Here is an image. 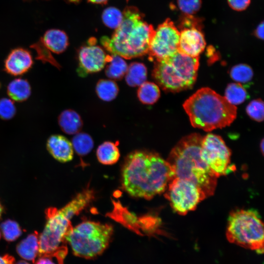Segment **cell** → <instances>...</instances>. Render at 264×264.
Segmentation results:
<instances>
[{
  "label": "cell",
  "mask_w": 264,
  "mask_h": 264,
  "mask_svg": "<svg viewBox=\"0 0 264 264\" xmlns=\"http://www.w3.org/2000/svg\"><path fill=\"white\" fill-rule=\"evenodd\" d=\"M264 139H262L260 143V149H261V152L263 154L264 153Z\"/></svg>",
  "instance_id": "obj_39"
},
{
  "label": "cell",
  "mask_w": 264,
  "mask_h": 264,
  "mask_svg": "<svg viewBox=\"0 0 264 264\" xmlns=\"http://www.w3.org/2000/svg\"><path fill=\"white\" fill-rule=\"evenodd\" d=\"M93 41H88V44L82 46L79 51L77 72L80 76L101 70L108 61L109 55Z\"/></svg>",
  "instance_id": "obj_12"
},
{
  "label": "cell",
  "mask_w": 264,
  "mask_h": 264,
  "mask_svg": "<svg viewBox=\"0 0 264 264\" xmlns=\"http://www.w3.org/2000/svg\"><path fill=\"white\" fill-rule=\"evenodd\" d=\"M15 258L9 254H5L0 256V264H14Z\"/></svg>",
  "instance_id": "obj_36"
},
{
  "label": "cell",
  "mask_w": 264,
  "mask_h": 264,
  "mask_svg": "<svg viewBox=\"0 0 264 264\" xmlns=\"http://www.w3.org/2000/svg\"><path fill=\"white\" fill-rule=\"evenodd\" d=\"M174 177L167 160L156 153L142 150L128 154L121 172L123 189L132 197L146 199L165 192Z\"/></svg>",
  "instance_id": "obj_1"
},
{
  "label": "cell",
  "mask_w": 264,
  "mask_h": 264,
  "mask_svg": "<svg viewBox=\"0 0 264 264\" xmlns=\"http://www.w3.org/2000/svg\"><path fill=\"white\" fill-rule=\"evenodd\" d=\"M0 238H1V234H0Z\"/></svg>",
  "instance_id": "obj_43"
},
{
  "label": "cell",
  "mask_w": 264,
  "mask_h": 264,
  "mask_svg": "<svg viewBox=\"0 0 264 264\" xmlns=\"http://www.w3.org/2000/svg\"><path fill=\"white\" fill-rule=\"evenodd\" d=\"M46 148L50 154L61 162L71 161L73 157V148L66 137L60 134H53L48 138Z\"/></svg>",
  "instance_id": "obj_15"
},
{
  "label": "cell",
  "mask_w": 264,
  "mask_h": 264,
  "mask_svg": "<svg viewBox=\"0 0 264 264\" xmlns=\"http://www.w3.org/2000/svg\"><path fill=\"white\" fill-rule=\"evenodd\" d=\"M206 46V42L200 28L184 27L179 31L177 51L191 57H199Z\"/></svg>",
  "instance_id": "obj_13"
},
{
  "label": "cell",
  "mask_w": 264,
  "mask_h": 264,
  "mask_svg": "<svg viewBox=\"0 0 264 264\" xmlns=\"http://www.w3.org/2000/svg\"><path fill=\"white\" fill-rule=\"evenodd\" d=\"M16 109L13 102L10 99L2 98L0 99V118L9 120L16 114Z\"/></svg>",
  "instance_id": "obj_33"
},
{
  "label": "cell",
  "mask_w": 264,
  "mask_h": 264,
  "mask_svg": "<svg viewBox=\"0 0 264 264\" xmlns=\"http://www.w3.org/2000/svg\"><path fill=\"white\" fill-rule=\"evenodd\" d=\"M119 91L117 84L112 80L101 79L96 86V92L98 97L106 102L114 99Z\"/></svg>",
  "instance_id": "obj_24"
},
{
  "label": "cell",
  "mask_w": 264,
  "mask_h": 264,
  "mask_svg": "<svg viewBox=\"0 0 264 264\" xmlns=\"http://www.w3.org/2000/svg\"><path fill=\"white\" fill-rule=\"evenodd\" d=\"M165 196L177 214L185 215L194 210L207 198L205 193L193 183L177 177L169 183Z\"/></svg>",
  "instance_id": "obj_9"
},
{
  "label": "cell",
  "mask_w": 264,
  "mask_h": 264,
  "mask_svg": "<svg viewBox=\"0 0 264 264\" xmlns=\"http://www.w3.org/2000/svg\"><path fill=\"white\" fill-rule=\"evenodd\" d=\"M264 231L263 223L255 210L237 209L229 215L226 236L231 243L263 254Z\"/></svg>",
  "instance_id": "obj_8"
},
{
  "label": "cell",
  "mask_w": 264,
  "mask_h": 264,
  "mask_svg": "<svg viewBox=\"0 0 264 264\" xmlns=\"http://www.w3.org/2000/svg\"><path fill=\"white\" fill-rule=\"evenodd\" d=\"M31 47L34 48L37 52L36 59L43 63H48L58 69L61 68L60 65L52 55L50 51L44 46L40 40L38 43L33 44Z\"/></svg>",
  "instance_id": "obj_30"
},
{
  "label": "cell",
  "mask_w": 264,
  "mask_h": 264,
  "mask_svg": "<svg viewBox=\"0 0 264 264\" xmlns=\"http://www.w3.org/2000/svg\"><path fill=\"white\" fill-rule=\"evenodd\" d=\"M39 236L38 233L34 231L17 244L16 251L21 257L35 262L39 252Z\"/></svg>",
  "instance_id": "obj_17"
},
{
  "label": "cell",
  "mask_w": 264,
  "mask_h": 264,
  "mask_svg": "<svg viewBox=\"0 0 264 264\" xmlns=\"http://www.w3.org/2000/svg\"><path fill=\"white\" fill-rule=\"evenodd\" d=\"M125 80L130 87H139L146 82L147 69L142 63L133 62L128 66L125 74Z\"/></svg>",
  "instance_id": "obj_21"
},
{
  "label": "cell",
  "mask_w": 264,
  "mask_h": 264,
  "mask_svg": "<svg viewBox=\"0 0 264 264\" xmlns=\"http://www.w3.org/2000/svg\"><path fill=\"white\" fill-rule=\"evenodd\" d=\"M202 138L197 133L183 137L172 150L167 161L175 177L195 184L208 197L214 194L218 177L201 157Z\"/></svg>",
  "instance_id": "obj_2"
},
{
  "label": "cell",
  "mask_w": 264,
  "mask_h": 264,
  "mask_svg": "<svg viewBox=\"0 0 264 264\" xmlns=\"http://www.w3.org/2000/svg\"><path fill=\"white\" fill-rule=\"evenodd\" d=\"M61 129L68 134H75L83 126V121L80 115L73 110L63 111L58 119Z\"/></svg>",
  "instance_id": "obj_18"
},
{
  "label": "cell",
  "mask_w": 264,
  "mask_h": 264,
  "mask_svg": "<svg viewBox=\"0 0 264 264\" xmlns=\"http://www.w3.org/2000/svg\"><path fill=\"white\" fill-rule=\"evenodd\" d=\"M119 26L111 38L103 37L101 42L112 54L130 59L148 54L154 33L151 24L143 19L142 14L135 7H126Z\"/></svg>",
  "instance_id": "obj_3"
},
{
  "label": "cell",
  "mask_w": 264,
  "mask_h": 264,
  "mask_svg": "<svg viewBox=\"0 0 264 264\" xmlns=\"http://www.w3.org/2000/svg\"><path fill=\"white\" fill-rule=\"evenodd\" d=\"M90 202L89 196L81 192L61 209L49 207L45 210L46 222L39 236V256L50 255L67 248L66 237L72 227L70 220Z\"/></svg>",
  "instance_id": "obj_5"
},
{
  "label": "cell",
  "mask_w": 264,
  "mask_h": 264,
  "mask_svg": "<svg viewBox=\"0 0 264 264\" xmlns=\"http://www.w3.org/2000/svg\"><path fill=\"white\" fill-rule=\"evenodd\" d=\"M105 69L106 76L112 80H119L125 75L128 65L123 58L115 54L109 55Z\"/></svg>",
  "instance_id": "obj_22"
},
{
  "label": "cell",
  "mask_w": 264,
  "mask_h": 264,
  "mask_svg": "<svg viewBox=\"0 0 264 264\" xmlns=\"http://www.w3.org/2000/svg\"><path fill=\"white\" fill-rule=\"evenodd\" d=\"M137 95L139 100L142 104L152 105L159 98L160 91L157 84L146 81L139 86Z\"/></svg>",
  "instance_id": "obj_23"
},
{
  "label": "cell",
  "mask_w": 264,
  "mask_h": 264,
  "mask_svg": "<svg viewBox=\"0 0 264 264\" xmlns=\"http://www.w3.org/2000/svg\"><path fill=\"white\" fill-rule=\"evenodd\" d=\"M255 35L259 39H264V22H262L256 27L255 30Z\"/></svg>",
  "instance_id": "obj_37"
},
{
  "label": "cell",
  "mask_w": 264,
  "mask_h": 264,
  "mask_svg": "<svg viewBox=\"0 0 264 264\" xmlns=\"http://www.w3.org/2000/svg\"><path fill=\"white\" fill-rule=\"evenodd\" d=\"M179 30L170 19L166 20L154 30L148 54L155 61L167 59L177 52Z\"/></svg>",
  "instance_id": "obj_11"
},
{
  "label": "cell",
  "mask_w": 264,
  "mask_h": 264,
  "mask_svg": "<svg viewBox=\"0 0 264 264\" xmlns=\"http://www.w3.org/2000/svg\"><path fill=\"white\" fill-rule=\"evenodd\" d=\"M66 0L69 2H77L79 1H80V0Z\"/></svg>",
  "instance_id": "obj_42"
},
{
  "label": "cell",
  "mask_w": 264,
  "mask_h": 264,
  "mask_svg": "<svg viewBox=\"0 0 264 264\" xmlns=\"http://www.w3.org/2000/svg\"><path fill=\"white\" fill-rule=\"evenodd\" d=\"M34 264H64V260L53 255L39 256Z\"/></svg>",
  "instance_id": "obj_34"
},
{
  "label": "cell",
  "mask_w": 264,
  "mask_h": 264,
  "mask_svg": "<svg viewBox=\"0 0 264 264\" xmlns=\"http://www.w3.org/2000/svg\"><path fill=\"white\" fill-rule=\"evenodd\" d=\"M73 150L80 155L88 154L93 148L94 143L91 137L87 133L78 132L72 139Z\"/></svg>",
  "instance_id": "obj_25"
},
{
  "label": "cell",
  "mask_w": 264,
  "mask_h": 264,
  "mask_svg": "<svg viewBox=\"0 0 264 264\" xmlns=\"http://www.w3.org/2000/svg\"><path fill=\"white\" fill-rule=\"evenodd\" d=\"M246 111L253 120L259 122H262L264 115L263 101L260 99L252 100L247 106Z\"/></svg>",
  "instance_id": "obj_31"
},
{
  "label": "cell",
  "mask_w": 264,
  "mask_h": 264,
  "mask_svg": "<svg viewBox=\"0 0 264 264\" xmlns=\"http://www.w3.org/2000/svg\"><path fill=\"white\" fill-rule=\"evenodd\" d=\"M41 40L49 51L57 54L65 51L68 45L67 35L59 29L47 30Z\"/></svg>",
  "instance_id": "obj_16"
},
{
  "label": "cell",
  "mask_w": 264,
  "mask_h": 264,
  "mask_svg": "<svg viewBox=\"0 0 264 264\" xmlns=\"http://www.w3.org/2000/svg\"><path fill=\"white\" fill-rule=\"evenodd\" d=\"M200 156L218 178L228 172L231 151L220 136L209 133L203 137Z\"/></svg>",
  "instance_id": "obj_10"
},
{
  "label": "cell",
  "mask_w": 264,
  "mask_h": 264,
  "mask_svg": "<svg viewBox=\"0 0 264 264\" xmlns=\"http://www.w3.org/2000/svg\"><path fill=\"white\" fill-rule=\"evenodd\" d=\"M178 9L186 15H193L201 8V0H177Z\"/></svg>",
  "instance_id": "obj_32"
},
{
  "label": "cell",
  "mask_w": 264,
  "mask_h": 264,
  "mask_svg": "<svg viewBox=\"0 0 264 264\" xmlns=\"http://www.w3.org/2000/svg\"><path fill=\"white\" fill-rule=\"evenodd\" d=\"M113 229L109 224L85 221L72 227L66 237L76 256L89 259L101 255L111 241Z\"/></svg>",
  "instance_id": "obj_7"
},
{
  "label": "cell",
  "mask_w": 264,
  "mask_h": 264,
  "mask_svg": "<svg viewBox=\"0 0 264 264\" xmlns=\"http://www.w3.org/2000/svg\"><path fill=\"white\" fill-rule=\"evenodd\" d=\"M14 264H30L25 261L21 260V261H18L16 263H15Z\"/></svg>",
  "instance_id": "obj_40"
},
{
  "label": "cell",
  "mask_w": 264,
  "mask_h": 264,
  "mask_svg": "<svg viewBox=\"0 0 264 264\" xmlns=\"http://www.w3.org/2000/svg\"><path fill=\"white\" fill-rule=\"evenodd\" d=\"M0 87H1V84H0Z\"/></svg>",
  "instance_id": "obj_44"
},
{
  "label": "cell",
  "mask_w": 264,
  "mask_h": 264,
  "mask_svg": "<svg viewBox=\"0 0 264 264\" xmlns=\"http://www.w3.org/2000/svg\"><path fill=\"white\" fill-rule=\"evenodd\" d=\"M183 107L191 125L206 132L229 126L237 116V108L209 88L198 90Z\"/></svg>",
  "instance_id": "obj_4"
},
{
  "label": "cell",
  "mask_w": 264,
  "mask_h": 264,
  "mask_svg": "<svg viewBox=\"0 0 264 264\" xmlns=\"http://www.w3.org/2000/svg\"><path fill=\"white\" fill-rule=\"evenodd\" d=\"M0 228L4 239L8 242L16 241L22 232L17 222L9 219L3 221L0 225Z\"/></svg>",
  "instance_id": "obj_27"
},
{
  "label": "cell",
  "mask_w": 264,
  "mask_h": 264,
  "mask_svg": "<svg viewBox=\"0 0 264 264\" xmlns=\"http://www.w3.org/2000/svg\"><path fill=\"white\" fill-rule=\"evenodd\" d=\"M3 211H4L3 207L2 206V204L0 202V219L1 218V217L3 212Z\"/></svg>",
  "instance_id": "obj_41"
},
{
  "label": "cell",
  "mask_w": 264,
  "mask_h": 264,
  "mask_svg": "<svg viewBox=\"0 0 264 264\" xmlns=\"http://www.w3.org/2000/svg\"><path fill=\"white\" fill-rule=\"evenodd\" d=\"M99 162L103 165H112L116 163L120 156L116 144L110 141H105L100 144L96 151Z\"/></svg>",
  "instance_id": "obj_20"
},
{
  "label": "cell",
  "mask_w": 264,
  "mask_h": 264,
  "mask_svg": "<svg viewBox=\"0 0 264 264\" xmlns=\"http://www.w3.org/2000/svg\"><path fill=\"white\" fill-rule=\"evenodd\" d=\"M251 0H227L229 6L233 10L242 11L249 5Z\"/></svg>",
  "instance_id": "obj_35"
},
{
  "label": "cell",
  "mask_w": 264,
  "mask_h": 264,
  "mask_svg": "<svg viewBox=\"0 0 264 264\" xmlns=\"http://www.w3.org/2000/svg\"><path fill=\"white\" fill-rule=\"evenodd\" d=\"M89 1L96 4L106 3L108 0H88Z\"/></svg>",
  "instance_id": "obj_38"
},
{
  "label": "cell",
  "mask_w": 264,
  "mask_h": 264,
  "mask_svg": "<svg viewBox=\"0 0 264 264\" xmlns=\"http://www.w3.org/2000/svg\"><path fill=\"white\" fill-rule=\"evenodd\" d=\"M231 78L238 83L249 82L253 76V72L250 66L240 64L232 67L230 71Z\"/></svg>",
  "instance_id": "obj_28"
},
{
  "label": "cell",
  "mask_w": 264,
  "mask_h": 264,
  "mask_svg": "<svg viewBox=\"0 0 264 264\" xmlns=\"http://www.w3.org/2000/svg\"><path fill=\"white\" fill-rule=\"evenodd\" d=\"M198 66L199 57H191L177 51L167 59L155 61L152 75L164 91L177 92L194 86Z\"/></svg>",
  "instance_id": "obj_6"
},
{
  "label": "cell",
  "mask_w": 264,
  "mask_h": 264,
  "mask_svg": "<svg viewBox=\"0 0 264 264\" xmlns=\"http://www.w3.org/2000/svg\"><path fill=\"white\" fill-rule=\"evenodd\" d=\"M33 61L30 52L22 48L13 49L4 62V69L12 76L23 75L32 67Z\"/></svg>",
  "instance_id": "obj_14"
},
{
  "label": "cell",
  "mask_w": 264,
  "mask_h": 264,
  "mask_svg": "<svg viewBox=\"0 0 264 264\" xmlns=\"http://www.w3.org/2000/svg\"><path fill=\"white\" fill-rule=\"evenodd\" d=\"M246 97L247 92L240 83H230L225 89L224 97L232 105L242 104L245 100Z\"/></svg>",
  "instance_id": "obj_26"
},
{
  "label": "cell",
  "mask_w": 264,
  "mask_h": 264,
  "mask_svg": "<svg viewBox=\"0 0 264 264\" xmlns=\"http://www.w3.org/2000/svg\"><path fill=\"white\" fill-rule=\"evenodd\" d=\"M123 13L116 8L110 7L105 9L102 15L104 23L108 27L117 28L121 23Z\"/></svg>",
  "instance_id": "obj_29"
},
{
  "label": "cell",
  "mask_w": 264,
  "mask_h": 264,
  "mask_svg": "<svg viewBox=\"0 0 264 264\" xmlns=\"http://www.w3.org/2000/svg\"><path fill=\"white\" fill-rule=\"evenodd\" d=\"M7 92L13 100L23 102L30 96L31 88L27 80L22 78H16L9 83L7 88Z\"/></svg>",
  "instance_id": "obj_19"
}]
</instances>
